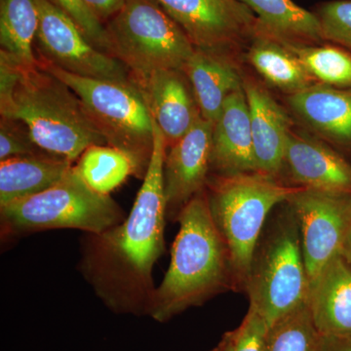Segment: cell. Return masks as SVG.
<instances>
[{
    "label": "cell",
    "instance_id": "cell-1",
    "mask_svg": "<svg viewBox=\"0 0 351 351\" xmlns=\"http://www.w3.org/2000/svg\"><path fill=\"white\" fill-rule=\"evenodd\" d=\"M154 151L130 214L119 225L82 240L80 269L104 304L119 313L149 314L154 265L165 250L164 160L167 141L152 119Z\"/></svg>",
    "mask_w": 351,
    "mask_h": 351
},
{
    "label": "cell",
    "instance_id": "cell-2",
    "mask_svg": "<svg viewBox=\"0 0 351 351\" xmlns=\"http://www.w3.org/2000/svg\"><path fill=\"white\" fill-rule=\"evenodd\" d=\"M0 114L19 120L39 149L76 163L94 145H107L75 92L34 64H21L0 51Z\"/></svg>",
    "mask_w": 351,
    "mask_h": 351
},
{
    "label": "cell",
    "instance_id": "cell-3",
    "mask_svg": "<svg viewBox=\"0 0 351 351\" xmlns=\"http://www.w3.org/2000/svg\"><path fill=\"white\" fill-rule=\"evenodd\" d=\"M177 221L180 230L171 250L169 269L156 289L149 313L160 322L235 288L230 253L204 191L189 201Z\"/></svg>",
    "mask_w": 351,
    "mask_h": 351
},
{
    "label": "cell",
    "instance_id": "cell-4",
    "mask_svg": "<svg viewBox=\"0 0 351 351\" xmlns=\"http://www.w3.org/2000/svg\"><path fill=\"white\" fill-rule=\"evenodd\" d=\"M210 211L225 240L235 289L243 288L267 215L302 186H287L261 172L208 179Z\"/></svg>",
    "mask_w": 351,
    "mask_h": 351
},
{
    "label": "cell",
    "instance_id": "cell-5",
    "mask_svg": "<svg viewBox=\"0 0 351 351\" xmlns=\"http://www.w3.org/2000/svg\"><path fill=\"white\" fill-rule=\"evenodd\" d=\"M38 62L75 92L107 145L125 152L134 164V176L144 180L154 151V127L135 83L85 77Z\"/></svg>",
    "mask_w": 351,
    "mask_h": 351
},
{
    "label": "cell",
    "instance_id": "cell-6",
    "mask_svg": "<svg viewBox=\"0 0 351 351\" xmlns=\"http://www.w3.org/2000/svg\"><path fill=\"white\" fill-rule=\"evenodd\" d=\"M125 219L110 195H100L85 184L75 165L50 189L0 207L4 237L61 228L101 233Z\"/></svg>",
    "mask_w": 351,
    "mask_h": 351
},
{
    "label": "cell",
    "instance_id": "cell-7",
    "mask_svg": "<svg viewBox=\"0 0 351 351\" xmlns=\"http://www.w3.org/2000/svg\"><path fill=\"white\" fill-rule=\"evenodd\" d=\"M105 27L108 54L126 66L134 82L157 71H184L195 51L158 0H126Z\"/></svg>",
    "mask_w": 351,
    "mask_h": 351
},
{
    "label": "cell",
    "instance_id": "cell-8",
    "mask_svg": "<svg viewBox=\"0 0 351 351\" xmlns=\"http://www.w3.org/2000/svg\"><path fill=\"white\" fill-rule=\"evenodd\" d=\"M277 219L257 245L244 289L269 327L306 302L309 281L294 212Z\"/></svg>",
    "mask_w": 351,
    "mask_h": 351
},
{
    "label": "cell",
    "instance_id": "cell-9",
    "mask_svg": "<svg viewBox=\"0 0 351 351\" xmlns=\"http://www.w3.org/2000/svg\"><path fill=\"white\" fill-rule=\"evenodd\" d=\"M34 1L38 11L34 47L39 61L85 77L133 82L126 66L91 43L66 14L48 0Z\"/></svg>",
    "mask_w": 351,
    "mask_h": 351
},
{
    "label": "cell",
    "instance_id": "cell-10",
    "mask_svg": "<svg viewBox=\"0 0 351 351\" xmlns=\"http://www.w3.org/2000/svg\"><path fill=\"white\" fill-rule=\"evenodd\" d=\"M301 230L308 281L341 254L351 228V193L301 188L287 200Z\"/></svg>",
    "mask_w": 351,
    "mask_h": 351
},
{
    "label": "cell",
    "instance_id": "cell-11",
    "mask_svg": "<svg viewBox=\"0 0 351 351\" xmlns=\"http://www.w3.org/2000/svg\"><path fill=\"white\" fill-rule=\"evenodd\" d=\"M195 49L221 53L257 36L258 20L239 0H158Z\"/></svg>",
    "mask_w": 351,
    "mask_h": 351
},
{
    "label": "cell",
    "instance_id": "cell-12",
    "mask_svg": "<svg viewBox=\"0 0 351 351\" xmlns=\"http://www.w3.org/2000/svg\"><path fill=\"white\" fill-rule=\"evenodd\" d=\"M214 124L200 117L171 145L164 160L166 217L177 221L182 208L206 186L211 168Z\"/></svg>",
    "mask_w": 351,
    "mask_h": 351
},
{
    "label": "cell",
    "instance_id": "cell-13",
    "mask_svg": "<svg viewBox=\"0 0 351 351\" xmlns=\"http://www.w3.org/2000/svg\"><path fill=\"white\" fill-rule=\"evenodd\" d=\"M134 83L144 96L152 119L163 132L168 147L184 137L201 117L193 88L184 71H157Z\"/></svg>",
    "mask_w": 351,
    "mask_h": 351
},
{
    "label": "cell",
    "instance_id": "cell-14",
    "mask_svg": "<svg viewBox=\"0 0 351 351\" xmlns=\"http://www.w3.org/2000/svg\"><path fill=\"white\" fill-rule=\"evenodd\" d=\"M217 176L258 172L243 87L228 95L214 124L211 168Z\"/></svg>",
    "mask_w": 351,
    "mask_h": 351
},
{
    "label": "cell",
    "instance_id": "cell-15",
    "mask_svg": "<svg viewBox=\"0 0 351 351\" xmlns=\"http://www.w3.org/2000/svg\"><path fill=\"white\" fill-rule=\"evenodd\" d=\"M284 164L302 188L351 193V164L320 141L291 130Z\"/></svg>",
    "mask_w": 351,
    "mask_h": 351
},
{
    "label": "cell",
    "instance_id": "cell-16",
    "mask_svg": "<svg viewBox=\"0 0 351 351\" xmlns=\"http://www.w3.org/2000/svg\"><path fill=\"white\" fill-rule=\"evenodd\" d=\"M306 302L321 336H350L351 267L341 254L309 281Z\"/></svg>",
    "mask_w": 351,
    "mask_h": 351
},
{
    "label": "cell",
    "instance_id": "cell-17",
    "mask_svg": "<svg viewBox=\"0 0 351 351\" xmlns=\"http://www.w3.org/2000/svg\"><path fill=\"white\" fill-rule=\"evenodd\" d=\"M243 89L250 112L258 172L276 178L285 162L290 119L269 92L258 83L249 80L243 83Z\"/></svg>",
    "mask_w": 351,
    "mask_h": 351
},
{
    "label": "cell",
    "instance_id": "cell-18",
    "mask_svg": "<svg viewBox=\"0 0 351 351\" xmlns=\"http://www.w3.org/2000/svg\"><path fill=\"white\" fill-rule=\"evenodd\" d=\"M184 73L195 94L203 119L216 123L228 95L241 89V78L221 53L195 49Z\"/></svg>",
    "mask_w": 351,
    "mask_h": 351
},
{
    "label": "cell",
    "instance_id": "cell-19",
    "mask_svg": "<svg viewBox=\"0 0 351 351\" xmlns=\"http://www.w3.org/2000/svg\"><path fill=\"white\" fill-rule=\"evenodd\" d=\"M289 104L322 135L351 144V89L313 84L290 95Z\"/></svg>",
    "mask_w": 351,
    "mask_h": 351
},
{
    "label": "cell",
    "instance_id": "cell-20",
    "mask_svg": "<svg viewBox=\"0 0 351 351\" xmlns=\"http://www.w3.org/2000/svg\"><path fill=\"white\" fill-rule=\"evenodd\" d=\"M73 165L44 152L0 161V207L50 189Z\"/></svg>",
    "mask_w": 351,
    "mask_h": 351
},
{
    "label": "cell",
    "instance_id": "cell-21",
    "mask_svg": "<svg viewBox=\"0 0 351 351\" xmlns=\"http://www.w3.org/2000/svg\"><path fill=\"white\" fill-rule=\"evenodd\" d=\"M258 20V32L282 43L309 45L324 40L317 16L292 0H239Z\"/></svg>",
    "mask_w": 351,
    "mask_h": 351
},
{
    "label": "cell",
    "instance_id": "cell-22",
    "mask_svg": "<svg viewBox=\"0 0 351 351\" xmlns=\"http://www.w3.org/2000/svg\"><path fill=\"white\" fill-rule=\"evenodd\" d=\"M249 61L272 86L291 95L313 85L314 78L286 44L257 32Z\"/></svg>",
    "mask_w": 351,
    "mask_h": 351
},
{
    "label": "cell",
    "instance_id": "cell-23",
    "mask_svg": "<svg viewBox=\"0 0 351 351\" xmlns=\"http://www.w3.org/2000/svg\"><path fill=\"white\" fill-rule=\"evenodd\" d=\"M38 21L34 0H0V51L21 64L38 63L34 47Z\"/></svg>",
    "mask_w": 351,
    "mask_h": 351
},
{
    "label": "cell",
    "instance_id": "cell-24",
    "mask_svg": "<svg viewBox=\"0 0 351 351\" xmlns=\"http://www.w3.org/2000/svg\"><path fill=\"white\" fill-rule=\"evenodd\" d=\"M75 168L90 189L104 195H110L128 176L134 175V164L125 152L108 145L88 147Z\"/></svg>",
    "mask_w": 351,
    "mask_h": 351
},
{
    "label": "cell",
    "instance_id": "cell-25",
    "mask_svg": "<svg viewBox=\"0 0 351 351\" xmlns=\"http://www.w3.org/2000/svg\"><path fill=\"white\" fill-rule=\"evenodd\" d=\"M319 339L306 302L269 327L263 351H317Z\"/></svg>",
    "mask_w": 351,
    "mask_h": 351
},
{
    "label": "cell",
    "instance_id": "cell-26",
    "mask_svg": "<svg viewBox=\"0 0 351 351\" xmlns=\"http://www.w3.org/2000/svg\"><path fill=\"white\" fill-rule=\"evenodd\" d=\"M284 44L313 78L330 86L351 89V55L346 51L328 45Z\"/></svg>",
    "mask_w": 351,
    "mask_h": 351
},
{
    "label": "cell",
    "instance_id": "cell-27",
    "mask_svg": "<svg viewBox=\"0 0 351 351\" xmlns=\"http://www.w3.org/2000/svg\"><path fill=\"white\" fill-rule=\"evenodd\" d=\"M269 325L254 307L249 306L241 324L226 332L215 351H263Z\"/></svg>",
    "mask_w": 351,
    "mask_h": 351
},
{
    "label": "cell",
    "instance_id": "cell-28",
    "mask_svg": "<svg viewBox=\"0 0 351 351\" xmlns=\"http://www.w3.org/2000/svg\"><path fill=\"white\" fill-rule=\"evenodd\" d=\"M319 20L324 40L351 48V0H332L314 13Z\"/></svg>",
    "mask_w": 351,
    "mask_h": 351
},
{
    "label": "cell",
    "instance_id": "cell-29",
    "mask_svg": "<svg viewBox=\"0 0 351 351\" xmlns=\"http://www.w3.org/2000/svg\"><path fill=\"white\" fill-rule=\"evenodd\" d=\"M75 22L91 43L108 54L110 44L105 25L88 8L83 0H48ZM110 55V54H108Z\"/></svg>",
    "mask_w": 351,
    "mask_h": 351
},
{
    "label": "cell",
    "instance_id": "cell-30",
    "mask_svg": "<svg viewBox=\"0 0 351 351\" xmlns=\"http://www.w3.org/2000/svg\"><path fill=\"white\" fill-rule=\"evenodd\" d=\"M43 152L32 141L29 129L19 120H0V161Z\"/></svg>",
    "mask_w": 351,
    "mask_h": 351
},
{
    "label": "cell",
    "instance_id": "cell-31",
    "mask_svg": "<svg viewBox=\"0 0 351 351\" xmlns=\"http://www.w3.org/2000/svg\"><path fill=\"white\" fill-rule=\"evenodd\" d=\"M97 18L107 24L123 8L126 0H83Z\"/></svg>",
    "mask_w": 351,
    "mask_h": 351
},
{
    "label": "cell",
    "instance_id": "cell-32",
    "mask_svg": "<svg viewBox=\"0 0 351 351\" xmlns=\"http://www.w3.org/2000/svg\"><path fill=\"white\" fill-rule=\"evenodd\" d=\"M317 351H351L350 336H321Z\"/></svg>",
    "mask_w": 351,
    "mask_h": 351
},
{
    "label": "cell",
    "instance_id": "cell-33",
    "mask_svg": "<svg viewBox=\"0 0 351 351\" xmlns=\"http://www.w3.org/2000/svg\"><path fill=\"white\" fill-rule=\"evenodd\" d=\"M341 255L343 256L346 263H348L351 267V228L348 235H346L343 247H341Z\"/></svg>",
    "mask_w": 351,
    "mask_h": 351
},
{
    "label": "cell",
    "instance_id": "cell-34",
    "mask_svg": "<svg viewBox=\"0 0 351 351\" xmlns=\"http://www.w3.org/2000/svg\"><path fill=\"white\" fill-rule=\"evenodd\" d=\"M211 351H215V350H211Z\"/></svg>",
    "mask_w": 351,
    "mask_h": 351
}]
</instances>
